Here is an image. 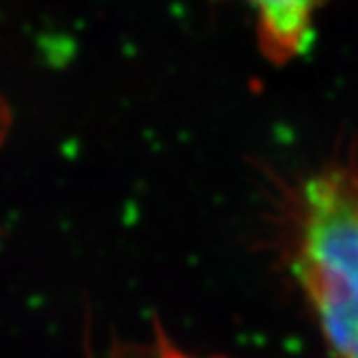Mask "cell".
Returning <instances> with one entry per match:
<instances>
[{"label":"cell","mask_w":358,"mask_h":358,"mask_svg":"<svg viewBox=\"0 0 358 358\" xmlns=\"http://www.w3.org/2000/svg\"><path fill=\"white\" fill-rule=\"evenodd\" d=\"M292 270L332 358H358V160H332L298 186Z\"/></svg>","instance_id":"obj_1"},{"label":"cell","mask_w":358,"mask_h":358,"mask_svg":"<svg viewBox=\"0 0 358 358\" xmlns=\"http://www.w3.org/2000/svg\"><path fill=\"white\" fill-rule=\"evenodd\" d=\"M255 20L262 55L285 65L309 50L315 24L328 0H242Z\"/></svg>","instance_id":"obj_2"},{"label":"cell","mask_w":358,"mask_h":358,"mask_svg":"<svg viewBox=\"0 0 358 358\" xmlns=\"http://www.w3.org/2000/svg\"><path fill=\"white\" fill-rule=\"evenodd\" d=\"M9 127H11V110L7 106V101L0 97V145H3V141L7 138Z\"/></svg>","instance_id":"obj_3"},{"label":"cell","mask_w":358,"mask_h":358,"mask_svg":"<svg viewBox=\"0 0 358 358\" xmlns=\"http://www.w3.org/2000/svg\"><path fill=\"white\" fill-rule=\"evenodd\" d=\"M158 339H160V356H162V358H186L184 354H179V352L164 339L162 332H158Z\"/></svg>","instance_id":"obj_4"}]
</instances>
